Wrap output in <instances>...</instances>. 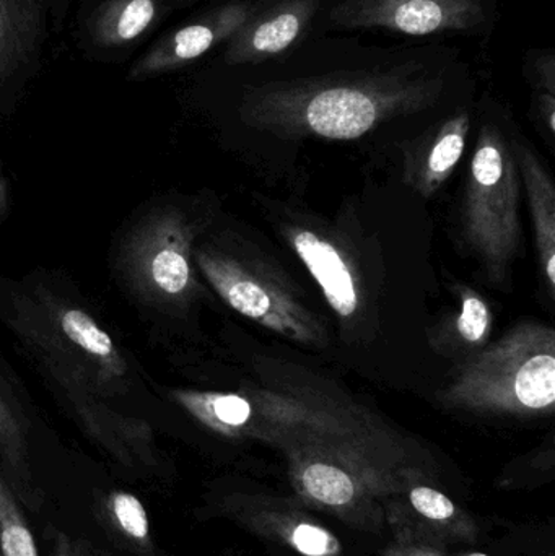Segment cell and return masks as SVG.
I'll list each match as a JSON object with an SVG mask.
<instances>
[{
	"label": "cell",
	"mask_w": 555,
	"mask_h": 556,
	"mask_svg": "<svg viewBox=\"0 0 555 556\" xmlns=\"http://www.w3.org/2000/svg\"><path fill=\"white\" fill-rule=\"evenodd\" d=\"M0 320L62 401L94 397L113 405L133 397L137 375L129 358L64 278L0 277Z\"/></svg>",
	"instance_id": "obj_1"
},
{
	"label": "cell",
	"mask_w": 555,
	"mask_h": 556,
	"mask_svg": "<svg viewBox=\"0 0 555 556\" xmlns=\"http://www.w3.org/2000/svg\"><path fill=\"white\" fill-rule=\"evenodd\" d=\"M452 61L407 55L403 61L339 72L313 80L274 81L260 90L264 113L293 117L323 139L355 140L378 121L404 108L432 100L445 84Z\"/></svg>",
	"instance_id": "obj_2"
},
{
	"label": "cell",
	"mask_w": 555,
	"mask_h": 556,
	"mask_svg": "<svg viewBox=\"0 0 555 556\" xmlns=\"http://www.w3.org/2000/svg\"><path fill=\"white\" fill-rule=\"evenodd\" d=\"M192 240L191 222L168 201L147 202L121 230L114 276L147 317L173 316L194 294Z\"/></svg>",
	"instance_id": "obj_3"
},
{
	"label": "cell",
	"mask_w": 555,
	"mask_h": 556,
	"mask_svg": "<svg viewBox=\"0 0 555 556\" xmlns=\"http://www.w3.org/2000/svg\"><path fill=\"white\" fill-rule=\"evenodd\" d=\"M295 498L368 534L384 526L383 502L393 485V464L381 463L361 441L312 440L286 447Z\"/></svg>",
	"instance_id": "obj_4"
},
{
	"label": "cell",
	"mask_w": 555,
	"mask_h": 556,
	"mask_svg": "<svg viewBox=\"0 0 555 556\" xmlns=\"http://www.w3.org/2000/svg\"><path fill=\"white\" fill-rule=\"evenodd\" d=\"M450 399L463 407L499 414L551 412L555 402L554 333L550 329L512 333L476 359Z\"/></svg>",
	"instance_id": "obj_5"
},
{
	"label": "cell",
	"mask_w": 555,
	"mask_h": 556,
	"mask_svg": "<svg viewBox=\"0 0 555 556\" xmlns=\"http://www.w3.org/2000/svg\"><path fill=\"white\" fill-rule=\"evenodd\" d=\"M499 0H329L325 25L336 31L384 29L409 38L482 35L494 28Z\"/></svg>",
	"instance_id": "obj_6"
},
{
	"label": "cell",
	"mask_w": 555,
	"mask_h": 556,
	"mask_svg": "<svg viewBox=\"0 0 555 556\" xmlns=\"http://www.w3.org/2000/svg\"><path fill=\"white\" fill-rule=\"evenodd\" d=\"M383 511L393 541L446 551L449 545L475 544L479 538L478 522L468 509L417 467L396 466Z\"/></svg>",
	"instance_id": "obj_7"
},
{
	"label": "cell",
	"mask_w": 555,
	"mask_h": 556,
	"mask_svg": "<svg viewBox=\"0 0 555 556\" xmlns=\"http://www.w3.org/2000/svg\"><path fill=\"white\" fill-rule=\"evenodd\" d=\"M217 511L256 538L302 556H342L341 539L310 513L303 503L266 493H227Z\"/></svg>",
	"instance_id": "obj_8"
},
{
	"label": "cell",
	"mask_w": 555,
	"mask_h": 556,
	"mask_svg": "<svg viewBox=\"0 0 555 556\" xmlns=\"http://www.w3.org/2000/svg\"><path fill=\"white\" fill-rule=\"evenodd\" d=\"M194 260L212 288L238 313L299 342H312L318 337L315 324L302 307L237 261L212 248L195 251Z\"/></svg>",
	"instance_id": "obj_9"
},
{
	"label": "cell",
	"mask_w": 555,
	"mask_h": 556,
	"mask_svg": "<svg viewBox=\"0 0 555 556\" xmlns=\"http://www.w3.org/2000/svg\"><path fill=\"white\" fill-rule=\"evenodd\" d=\"M504 137L497 127H482L471 163L472 225L491 253L502 254L515 237V176Z\"/></svg>",
	"instance_id": "obj_10"
},
{
	"label": "cell",
	"mask_w": 555,
	"mask_h": 556,
	"mask_svg": "<svg viewBox=\"0 0 555 556\" xmlns=\"http://www.w3.org/2000/svg\"><path fill=\"white\" fill-rule=\"evenodd\" d=\"M325 3L326 0H260L253 15L225 42V64H264L295 48L308 35Z\"/></svg>",
	"instance_id": "obj_11"
},
{
	"label": "cell",
	"mask_w": 555,
	"mask_h": 556,
	"mask_svg": "<svg viewBox=\"0 0 555 556\" xmlns=\"http://www.w3.org/2000/svg\"><path fill=\"white\" fill-rule=\"evenodd\" d=\"M260 0H234L156 41L130 68L129 80H149L178 71L227 42L253 15Z\"/></svg>",
	"instance_id": "obj_12"
},
{
	"label": "cell",
	"mask_w": 555,
	"mask_h": 556,
	"mask_svg": "<svg viewBox=\"0 0 555 556\" xmlns=\"http://www.w3.org/2000/svg\"><path fill=\"white\" fill-rule=\"evenodd\" d=\"M84 433L114 463L134 472H159L162 457L156 450L152 427L142 418L94 397L64 402Z\"/></svg>",
	"instance_id": "obj_13"
},
{
	"label": "cell",
	"mask_w": 555,
	"mask_h": 556,
	"mask_svg": "<svg viewBox=\"0 0 555 556\" xmlns=\"http://www.w3.org/2000/svg\"><path fill=\"white\" fill-rule=\"evenodd\" d=\"M68 0H0V88L31 64Z\"/></svg>",
	"instance_id": "obj_14"
},
{
	"label": "cell",
	"mask_w": 555,
	"mask_h": 556,
	"mask_svg": "<svg viewBox=\"0 0 555 556\" xmlns=\"http://www.w3.org/2000/svg\"><path fill=\"white\" fill-rule=\"evenodd\" d=\"M0 469L23 508L38 511L41 493L29 459L28 420L13 386L0 369Z\"/></svg>",
	"instance_id": "obj_15"
},
{
	"label": "cell",
	"mask_w": 555,
	"mask_h": 556,
	"mask_svg": "<svg viewBox=\"0 0 555 556\" xmlns=\"http://www.w3.org/2000/svg\"><path fill=\"white\" fill-rule=\"evenodd\" d=\"M293 250L321 288L332 311L351 317L358 307L354 276L339 251L312 231H295L290 238Z\"/></svg>",
	"instance_id": "obj_16"
},
{
	"label": "cell",
	"mask_w": 555,
	"mask_h": 556,
	"mask_svg": "<svg viewBox=\"0 0 555 556\" xmlns=\"http://www.w3.org/2000/svg\"><path fill=\"white\" fill-rule=\"evenodd\" d=\"M98 521L130 556H163L150 531L146 506L133 493L113 490L94 506Z\"/></svg>",
	"instance_id": "obj_17"
},
{
	"label": "cell",
	"mask_w": 555,
	"mask_h": 556,
	"mask_svg": "<svg viewBox=\"0 0 555 556\" xmlns=\"http://www.w3.org/2000/svg\"><path fill=\"white\" fill-rule=\"evenodd\" d=\"M159 10V0H104L91 16V36L103 48L129 45L153 25Z\"/></svg>",
	"instance_id": "obj_18"
},
{
	"label": "cell",
	"mask_w": 555,
	"mask_h": 556,
	"mask_svg": "<svg viewBox=\"0 0 555 556\" xmlns=\"http://www.w3.org/2000/svg\"><path fill=\"white\" fill-rule=\"evenodd\" d=\"M525 178L533 204L534 220H537L538 241H540L541 263L544 266L551 290L555 285V207L554 189L544 172H541L533 156L524 150L521 153Z\"/></svg>",
	"instance_id": "obj_19"
},
{
	"label": "cell",
	"mask_w": 555,
	"mask_h": 556,
	"mask_svg": "<svg viewBox=\"0 0 555 556\" xmlns=\"http://www.w3.org/2000/svg\"><path fill=\"white\" fill-rule=\"evenodd\" d=\"M0 556H39L23 505L0 469Z\"/></svg>",
	"instance_id": "obj_20"
},
{
	"label": "cell",
	"mask_w": 555,
	"mask_h": 556,
	"mask_svg": "<svg viewBox=\"0 0 555 556\" xmlns=\"http://www.w3.org/2000/svg\"><path fill=\"white\" fill-rule=\"evenodd\" d=\"M469 124V113L466 110L459 111L443 124L427 159V185H440L458 165L465 153Z\"/></svg>",
	"instance_id": "obj_21"
},
{
	"label": "cell",
	"mask_w": 555,
	"mask_h": 556,
	"mask_svg": "<svg viewBox=\"0 0 555 556\" xmlns=\"http://www.w3.org/2000/svg\"><path fill=\"white\" fill-rule=\"evenodd\" d=\"M489 326H491V313L488 304L468 293L463 298L462 314L458 317V330L463 339L469 343H481L488 336Z\"/></svg>",
	"instance_id": "obj_22"
},
{
	"label": "cell",
	"mask_w": 555,
	"mask_h": 556,
	"mask_svg": "<svg viewBox=\"0 0 555 556\" xmlns=\"http://www.w3.org/2000/svg\"><path fill=\"white\" fill-rule=\"evenodd\" d=\"M381 556H452L446 551L432 545L414 544V542L391 541L381 551Z\"/></svg>",
	"instance_id": "obj_23"
},
{
	"label": "cell",
	"mask_w": 555,
	"mask_h": 556,
	"mask_svg": "<svg viewBox=\"0 0 555 556\" xmlns=\"http://www.w3.org/2000/svg\"><path fill=\"white\" fill-rule=\"evenodd\" d=\"M51 556H80L78 544L71 541L64 532H55L52 534V552Z\"/></svg>",
	"instance_id": "obj_24"
},
{
	"label": "cell",
	"mask_w": 555,
	"mask_h": 556,
	"mask_svg": "<svg viewBox=\"0 0 555 556\" xmlns=\"http://www.w3.org/2000/svg\"><path fill=\"white\" fill-rule=\"evenodd\" d=\"M10 205V189L9 182H7L5 175H3L2 169H0V220L5 217L7 212H9Z\"/></svg>",
	"instance_id": "obj_25"
},
{
	"label": "cell",
	"mask_w": 555,
	"mask_h": 556,
	"mask_svg": "<svg viewBox=\"0 0 555 556\" xmlns=\"http://www.w3.org/2000/svg\"><path fill=\"white\" fill-rule=\"evenodd\" d=\"M78 552H80V556H103L100 552L91 551L90 547H85V545H78Z\"/></svg>",
	"instance_id": "obj_26"
},
{
	"label": "cell",
	"mask_w": 555,
	"mask_h": 556,
	"mask_svg": "<svg viewBox=\"0 0 555 556\" xmlns=\"http://www.w3.org/2000/svg\"><path fill=\"white\" fill-rule=\"evenodd\" d=\"M452 556H491V555L481 554V552H462V554H455Z\"/></svg>",
	"instance_id": "obj_27"
},
{
	"label": "cell",
	"mask_w": 555,
	"mask_h": 556,
	"mask_svg": "<svg viewBox=\"0 0 555 556\" xmlns=\"http://www.w3.org/2000/svg\"><path fill=\"white\" fill-rule=\"evenodd\" d=\"M169 2L181 3V2H191V0H169Z\"/></svg>",
	"instance_id": "obj_28"
}]
</instances>
